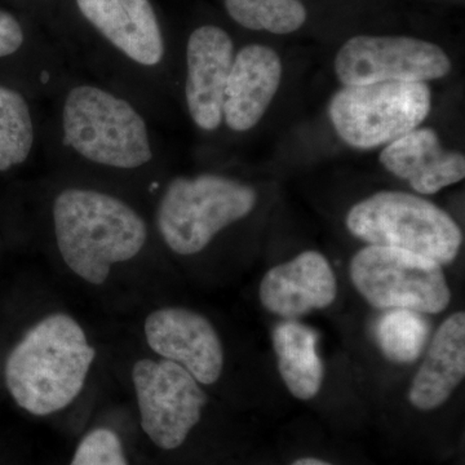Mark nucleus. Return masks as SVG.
Instances as JSON below:
<instances>
[{
  "instance_id": "obj_1",
  "label": "nucleus",
  "mask_w": 465,
  "mask_h": 465,
  "mask_svg": "<svg viewBox=\"0 0 465 465\" xmlns=\"http://www.w3.org/2000/svg\"><path fill=\"white\" fill-rule=\"evenodd\" d=\"M94 358L96 349L75 318L48 314L12 349L5 384L15 402L29 414H56L78 399Z\"/></svg>"
},
{
  "instance_id": "obj_2",
  "label": "nucleus",
  "mask_w": 465,
  "mask_h": 465,
  "mask_svg": "<svg viewBox=\"0 0 465 465\" xmlns=\"http://www.w3.org/2000/svg\"><path fill=\"white\" fill-rule=\"evenodd\" d=\"M58 252L84 282L100 286L113 266L131 262L148 241V226L130 204L108 193L69 188L52 207Z\"/></svg>"
},
{
  "instance_id": "obj_3",
  "label": "nucleus",
  "mask_w": 465,
  "mask_h": 465,
  "mask_svg": "<svg viewBox=\"0 0 465 465\" xmlns=\"http://www.w3.org/2000/svg\"><path fill=\"white\" fill-rule=\"evenodd\" d=\"M345 225L367 244L410 251L440 265L451 264L463 244V232L446 211L406 192H378L358 202Z\"/></svg>"
},
{
  "instance_id": "obj_4",
  "label": "nucleus",
  "mask_w": 465,
  "mask_h": 465,
  "mask_svg": "<svg viewBox=\"0 0 465 465\" xmlns=\"http://www.w3.org/2000/svg\"><path fill=\"white\" fill-rule=\"evenodd\" d=\"M64 142L92 163L134 170L153 158L145 119L128 101L96 85H76L63 108Z\"/></svg>"
},
{
  "instance_id": "obj_5",
  "label": "nucleus",
  "mask_w": 465,
  "mask_h": 465,
  "mask_svg": "<svg viewBox=\"0 0 465 465\" xmlns=\"http://www.w3.org/2000/svg\"><path fill=\"white\" fill-rule=\"evenodd\" d=\"M256 202L258 193L252 186L231 177H176L159 201V234L177 255H195L220 232L250 215Z\"/></svg>"
},
{
  "instance_id": "obj_6",
  "label": "nucleus",
  "mask_w": 465,
  "mask_h": 465,
  "mask_svg": "<svg viewBox=\"0 0 465 465\" xmlns=\"http://www.w3.org/2000/svg\"><path fill=\"white\" fill-rule=\"evenodd\" d=\"M432 109V92L421 82L344 85L329 103L330 121L353 149L388 145L420 127Z\"/></svg>"
},
{
  "instance_id": "obj_7",
  "label": "nucleus",
  "mask_w": 465,
  "mask_h": 465,
  "mask_svg": "<svg viewBox=\"0 0 465 465\" xmlns=\"http://www.w3.org/2000/svg\"><path fill=\"white\" fill-rule=\"evenodd\" d=\"M349 274L358 293L379 311L439 314L451 302L442 265L410 251L367 244L351 258Z\"/></svg>"
},
{
  "instance_id": "obj_8",
  "label": "nucleus",
  "mask_w": 465,
  "mask_h": 465,
  "mask_svg": "<svg viewBox=\"0 0 465 465\" xmlns=\"http://www.w3.org/2000/svg\"><path fill=\"white\" fill-rule=\"evenodd\" d=\"M133 384L143 433L159 449H179L207 405L200 382L177 363L143 358L133 367Z\"/></svg>"
},
{
  "instance_id": "obj_9",
  "label": "nucleus",
  "mask_w": 465,
  "mask_h": 465,
  "mask_svg": "<svg viewBox=\"0 0 465 465\" xmlns=\"http://www.w3.org/2000/svg\"><path fill=\"white\" fill-rule=\"evenodd\" d=\"M335 74L344 85L442 79L452 69L440 45L412 36L357 35L336 54Z\"/></svg>"
},
{
  "instance_id": "obj_10",
  "label": "nucleus",
  "mask_w": 465,
  "mask_h": 465,
  "mask_svg": "<svg viewBox=\"0 0 465 465\" xmlns=\"http://www.w3.org/2000/svg\"><path fill=\"white\" fill-rule=\"evenodd\" d=\"M143 333L155 354L183 367L201 385L215 384L222 378V339L198 312L182 307L157 309L146 317Z\"/></svg>"
},
{
  "instance_id": "obj_11",
  "label": "nucleus",
  "mask_w": 465,
  "mask_h": 465,
  "mask_svg": "<svg viewBox=\"0 0 465 465\" xmlns=\"http://www.w3.org/2000/svg\"><path fill=\"white\" fill-rule=\"evenodd\" d=\"M234 60V45L222 27H198L186 47L185 97L193 122L215 131L223 122L226 82Z\"/></svg>"
},
{
  "instance_id": "obj_12",
  "label": "nucleus",
  "mask_w": 465,
  "mask_h": 465,
  "mask_svg": "<svg viewBox=\"0 0 465 465\" xmlns=\"http://www.w3.org/2000/svg\"><path fill=\"white\" fill-rule=\"evenodd\" d=\"M259 295L266 311L296 320L330 307L338 296V282L326 256L309 250L266 272Z\"/></svg>"
},
{
  "instance_id": "obj_13",
  "label": "nucleus",
  "mask_w": 465,
  "mask_h": 465,
  "mask_svg": "<svg viewBox=\"0 0 465 465\" xmlns=\"http://www.w3.org/2000/svg\"><path fill=\"white\" fill-rule=\"evenodd\" d=\"M282 74V60L268 45H249L234 54L223 105L226 125L235 133L255 127L277 94Z\"/></svg>"
},
{
  "instance_id": "obj_14",
  "label": "nucleus",
  "mask_w": 465,
  "mask_h": 465,
  "mask_svg": "<svg viewBox=\"0 0 465 465\" xmlns=\"http://www.w3.org/2000/svg\"><path fill=\"white\" fill-rule=\"evenodd\" d=\"M379 161L421 195L436 194L465 177L464 155L443 148L439 134L430 127L415 128L388 143Z\"/></svg>"
},
{
  "instance_id": "obj_15",
  "label": "nucleus",
  "mask_w": 465,
  "mask_h": 465,
  "mask_svg": "<svg viewBox=\"0 0 465 465\" xmlns=\"http://www.w3.org/2000/svg\"><path fill=\"white\" fill-rule=\"evenodd\" d=\"M76 5L85 20L134 63H161L163 36L149 0H76Z\"/></svg>"
},
{
  "instance_id": "obj_16",
  "label": "nucleus",
  "mask_w": 465,
  "mask_h": 465,
  "mask_svg": "<svg viewBox=\"0 0 465 465\" xmlns=\"http://www.w3.org/2000/svg\"><path fill=\"white\" fill-rule=\"evenodd\" d=\"M465 376V313L452 314L434 333L410 387V403L421 411L439 409Z\"/></svg>"
},
{
  "instance_id": "obj_17",
  "label": "nucleus",
  "mask_w": 465,
  "mask_h": 465,
  "mask_svg": "<svg viewBox=\"0 0 465 465\" xmlns=\"http://www.w3.org/2000/svg\"><path fill=\"white\" fill-rule=\"evenodd\" d=\"M278 371L295 399L309 401L320 393L324 365L318 354L316 330L295 320H284L272 332Z\"/></svg>"
},
{
  "instance_id": "obj_18",
  "label": "nucleus",
  "mask_w": 465,
  "mask_h": 465,
  "mask_svg": "<svg viewBox=\"0 0 465 465\" xmlns=\"http://www.w3.org/2000/svg\"><path fill=\"white\" fill-rule=\"evenodd\" d=\"M376 320V344L391 362L410 365L423 354L430 339V323L425 314L405 309H391Z\"/></svg>"
},
{
  "instance_id": "obj_19",
  "label": "nucleus",
  "mask_w": 465,
  "mask_h": 465,
  "mask_svg": "<svg viewBox=\"0 0 465 465\" xmlns=\"http://www.w3.org/2000/svg\"><path fill=\"white\" fill-rule=\"evenodd\" d=\"M33 145L29 104L20 92L0 85V173L23 164Z\"/></svg>"
},
{
  "instance_id": "obj_20",
  "label": "nucleus",
  "mask_w": 465,
  "mask_h": 465,
  "mask_svg": "<svg viewBox=\"0 0 465 465\" xmlns=\"http://www.w3.org/2000/svg\"><path fill=\"white\" fill-rule=\"evenodd\" d=\"M229 16L246 29L286 35L307 21L302 0H224Z\"/></svg>"
},
{
  "instance_id": "obj_21",
  "label": "nucleus",
  "mask_w": 465,
  "mask_h": 465,
  "mask_svg": "<svg viewBox=\"0 0 465 465\" xmlns=\"http://www.w3.org/2000/svg\"><path fill=\"white\" fill-rule=\"evenodd\" d=\"M69 465H130L121 437L110 428H94L76 446Z\"/></svg>"
},
{
  "instance_id": "obj_22",
  "label": "nucleus",
  "mask_w": 465,
  "mask_h": 465,
  "mask_svg": "<svg viewBox=\"0 0 465 465\" xmlns=\"http://www.w3.org/2000/svg\"><path fill=\"white\" fill-rule=\"evenodd\" d=\"M23 27L8 12L0 9V57H7L23 45Z\"/></svg>"
},
{
  "instance_id": "obj_23",
  "label": "nucleus",
  "mask_w": 465,
  "mask_h": 465,
  "mask_svg": "<svg viewBox=\"0 0 465 465\" xmlns=\"http://www.w3.org/2000/svg\"><path fill=\"white\" fill-rule=\"evenodd\" d=\"M291 465H332L327 463V461L321 460V459L316 458H302L298 459V460L293 461Z\"/></svg>"
}]
</instances>
